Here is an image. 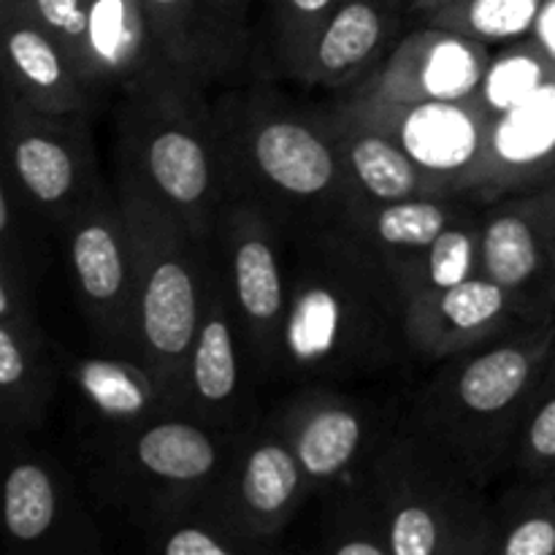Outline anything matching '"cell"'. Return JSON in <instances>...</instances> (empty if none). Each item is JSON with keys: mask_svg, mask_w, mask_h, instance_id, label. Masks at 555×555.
<instances>
[{"mask_svg": "<svg viewBox=\"0 0 555 555\" xmlns=\"http://www.w3.org/2000/svg\"><path fill=\"white\" fill-rule=\"evenodd\" d=\"M547 480H551V486H553V491H555V472H553L551 477H547Z\"/></svg>", "mask_w": 555, "mask_h": 555, "instance_id": "60d3db41", "label": "cell"}, {"mask_svg": "<svg viewBox=\"0 0 555 555\" xmlns=\"http://www.w3.org/2000/svg\"><path fill=\"white\" fill-rule=\"evenodd\" d=\"M393 555H496L486 482L410 417H399L363 469Z\"/></svg>", "mask_w": 555, "mask_h": 555, "instance_id": "5b68a950", "label": "cell"}, {"mask_svg": "<svg viewBox=\"0 0 555 555\" xmlns=\"http://www.w3.org/2000/svg\"><path fill=\"white\" fill-rule=\"evenodd\" d=\"M3 171L38 215L63 228L106 184L90 133V114H52L3 92Z\"/></svg>", "mask_w": 555, "mask_h": 555, "instance_id": "30bf717a", "label": "cell"}, {"mask_svg": "<svg viewBox=\"0 0 555 555\" xmlns=\"http://www.w3.org/2000/svg\"><path fill=\"white\" fill-rule=\"evenodd\" d=\"M253 363L242 325L211 242L206 244L204 307L188 361V412L225 434H242L260 423L253 410Z\"/></svg>", "mask_w": 555, "mask_h": 555, "instance_id": "5bb4252c", "label": "cell"}, {"mask_svg": "<svg viewBox=\"0 0 555 555\" xmlns=\"http://www.w3.org/2000/svg\"><path fill=\"white\" fill-rule=\"evenodd\" d=\"M334 98L388 133L442 195H472L493 125L477 95L464 101H385L345 92Z\"/></svg>", "mask_w": 555, "mask_h": 555, "instance_id": "4fadbf2b", "label": "cell"}, {"mask_svg": "<svg viewBox=\"0 0 555 555\" xmlns=\"http://www.w3.org/2000/svg\"><path fill=\"white\" fill-rule=\"evenodd\" d=\"M320 496V551L334 555H393L383 513L363 472L336 482Z\"/></svg>", "mask_w": 555, "mask_h": 555, "instance_id": "83f0119b", "label": "cell"}, {"mask_svg": "<svg viewBox=\"0 0 555 555\" xmlns=\"http://www.w3.org/2000/svg\"><path fill=\"white\" fill-rule=\"evenodd\" d=\"M33 20V0H0V25Z\"/></svg>", "mask_w": 555, "mask_h": 555, "instance_id": "74e56055", "label": "cell"}, {"mask_svg": "<svg viewBox=\"0 0 555 555\" xmlns=\"http://www.w3.org/2000/svg\"><path fill=\"white\" fill-rule=\"evenodd\" d=\"M3 30V81L33 108L52 114H92L103 101L63 47L33 20L0 25Z\"/></svg>", "mask_w": 555, "mask_h": 555, "instance_id": "484cf974", "label": "cell"}, {"mask_svg": "<svg viewBox=\"0 0 555 555\" xmlns=\"http://www.w3.org/2000/svg\"><path fill=\"white\" fill-rule=\"evenodd\" d=\"M211 103L228 198L258 204L285 231L350 220L361 201L341 171L323 106H301L260 79L222 87Z\"/></svg>", "mask_w": 555, "mask_h": 555, "instance_id": "7a4b0ae2", "label": "cell"}, {"mask_svg": "<svg viewBox=\"0 0 555 555\" xmlns=\"http://www.w3.org/2000/svg\"><path fill=\"white\" fill-rule=\"evenodd\" d=\"M63 358L36 314L33 293L0 296V426L25 437L47 421Z\"/></svg>", "mask_w": 555, "mask_h": 555, "instance_id": "ffe728a7", "label": "cell"}, {"mask_svg": "<svg viewBox=\"0 0 555 555\" xmlns=\"http://www.w3.org/2000/svg\"><path fill=\"white\" fill-rule=\"evenodd\" d=\"M339 5L341 0H271L269 49L285 79H298L314 38Z\"/></svg>", "mask_w": 555, "mask_h": 555, "instance_id": "1f68e13d", "label": "cell"}, {"mask_svg": "<svg viewBox=\"0 0 555 555\" xmlns=\"http://www.w3.org/2000/svg\"><path fill=\"white\" fill-rule=\"evenodd\" d=\"M287 258L280 383H350L412 356L404 291L356 222L291 228Z\"/></svg>", "mask_w": 555, "mask_h": 555, "instance_id": "6da1fadb", "label": "cell"}, {"mask_svg": "<svg viewBox=\"0 0 555 555\" xmlns=\"http://www.w3.org/2000/svg\"><path fill=\"white\" fill-rule=\"evenodd\" d=\"M263 421L285 439L314 493H323L361 475L399 417L385 421L372 401L345 393L334 383H307L296 385Z\"/></svg>", "mask_w": 555, "mask_h": 555, "instance_id": "8fae6325", "label": "cell"}, {"mask_svg": "<svg viewBox=\"0 0 555 555\" xmlns=\"http://www.w3.org/2000/svg\"><path fill=\"white\" fill-rule=\"evenodd\" d=\"M404 3H406V5H410V11H412V9H415V5H417V3H421V0H404Z\"/></svg>", "mask_w": 555, "mask_h": 555, "instance_id": "ab89813d", "label": "cell"}, {"mask_svg": "<svg viewBox=\"0 0 555 555\" xmlns=\"http://www.w3.org/2000/svg\"><path fill=\"white\" fill-rule=\"evenodd\" d=\"M509 472L518 480H547L555 472V352L520 423Z\"/></svg>", "mask_w": 555, "mask_h": 555, "instance_id": "836d02e7", "label": "cell"}, {"mask_svg": "<svg viewBox=\"0 0 555 555\" xmlns=\"http://www.w3.org/2000/svg\"><path fill=\"white\" fill-rule=\"evenodd\" d=\"M3 529L20 551H98L74 482L49 455L16 448L3 475Z\"/></svg>", "mask_w": 555, "mask_h": 555, "instance_id": "e0dca14e", "label": "cell"}, {"mask_svg": "<svg viewBox=\"0 0 555 555\" xmlns=\"http://www.w3.org/2000/svg\"><path fill=\"white\" fill-rule=\"evenodd\" d=\"M555 352V320L518 325L442 358L406 417L459 455L482 482L509 472L526 410Z\"/></svg>", "mask_w": 555, "mask_h": 555, "instance_id": "3957f363", "label": "cell"}, {"mask_svg": "<svg viewBox=\"0 0 555 555\" xmlns=\"http://www.w3.org/2000/svg\"><path fill=\"white\" fill-rule=\"evenodd\" d=\"M518 325L526 323H520L507 293L486 274H475L406 301L412 356L426 361L439 363L442 358L496 339Z\"/></svg>", "mask_w": 555, "mask_h": 555, "instance_id": "7402d4cb", "label": "cell"}, {"mask_svg": "<svg viewBox=\"0 0 555 555\" xmlns=\"http://www.w3.org/2000/svg\"><path fill=\"white\" fill-rule=\"evenodd\" d=\"M150 551L166 555H238L247 547L209 513L206 504L163 509L133 524Z\"/></svg>", "mask_w": 555, "mask_h": 555, "instance_id": "4dcf8cb0", "label": "cell"}, {"mask_svg": "<svg viewBox=\"0 0 555 555\" xmlns=\"http://www.w3.org/2000/svg\"><path fill=\"white\" fill-rule=\"evenodd\" d=\"M555 179V70L499 114L469 198L534 193Z\"/></svg>", "mask_w": 555, "mask_h": 555, "instance_id": "44dd1931", "label": "cell"}, {"mask_svg": "<svg viewBox=\"0 0 555 555\" xmlns=\"http://www.w3.org/2000/svg\"><path fill=\"white\" fill-rule=\"evenodd\" d=\"M477 209L480 201L469 195H431L393 204H358L350 220L383 255L406 298L434 253L461 222L475 217Z\"/></svg>", "mask_w": 555, "mask_h": 555, "instance_id": "603a6c76", "label": "cell"}, {"mask_svg": "<svg viewBox=\"0 0 555 555\" xmlns=\"http://www.w3.org/2000/svg\"><path fill=\"white\" fill-rule=\"evenodd\" d=\"M323 117L341 171L361 204H393L442 195L428 173L388 133L352 114L339 98L325 103Z\"/></svg>", "mask_w": 555, "mask_h": 555, "instance_id": "cb8c5ba5", "label": "cell"}, {"mask_svg": "<svg viewBox=\"0 0 555 555\" xmlns=\"http://www.w3.org/2000/svg\"><path fill=\"white\" fill-rule=\"evenodd\" d=\"M117 188L135 253L139 358L173 406L188 412V361L204 307L206 244L117 160Z\"/></svg>", "mask_w": 555, "mask_h": 555, "instance_id": "8992f818", "label": "cell"}, {"mask_svg": "<svg viewBox=\"0 0 555 555\" xmlns=\"http://www.w3.org/2000/svg\"><path fill=\"white\" fill-rule=\"evenodd\" d=\"M87 49L103 98L130 85L160 54L141 0H92Z\"/></svg>", "mask_w": 555, "mask_h": 555, "instance_id": "4316f807", "label": "cell"}, {"mask_svg": "<svg viewBox=\"0 0 555 555\" xmlns=\"http://www.w3.org/2000/svg\"><path fill=\"white\" fill-rule=\"evenodd\" d=\"M236 437L190 412H168L128 434L90 442V453L108 496L139 524L163 509L209 502Z\"/></svg>", "mask_w": 555, "mask_h": 555, "instance_id": "52a82bcc", "label": "cell"}, {"mask_svg": "<svg viewBox=\"0 0 555 555\" xmlns=\"http://www.w3.org/2000/svg\"><path fill=\"white\" fill-rule=\"evenodd\" d=\"M90 3L92 0H33V22L43 27L68 52L76 68L95 87L90 74V49H87Z\"/></svg>", "mask_w": 555, "mask_h": 555, "instance_id": "e575fe53", "label": "cell"}, {"mask_svg": "<svg viewBox=\"0 0 555 555\" xmlns=\"http://www.w3.org/2000/svg\"><path fill=\"white\" fill-rule=\"evenodd\" d=\"M437 3H444V0H421V3L412 9V14H415V11H421V9H431V5H437Z\"/></svg>", "mask_w": 555, "mask_h": 555, "instance_id": "f35d334b", "label": "cell"}, {"mask_svg": "<svg viewBox=\"0 0 555 555\" xmlns=\"http://www.w3.org/2000/svg\"><path fill=\"white\" fill-rule=\"evenodd\" d=\"M255 383H280L282 331L287 318V231L249 201L228 198L211 233Z\"/></svg>", "mask_w": 555, "mask_h": 555, "instance_id": "ba28073f", "label": "cell"}, {"mask_svg": "<svg viewBox=\"0 0 555 555\" xmlns=\"http://www.w3.org/2000/svg\"><path fill=\"white\" fill-rule=\"evenodd\" d=\"M540 9L542 0H444L412 16L488 47H507L531 36Z\"/></svg>", "mask_w": 555, "mask_h": 555, "instance_id": "f1b7e54d", "label": "cell"}, {"mask_svg": "<svg viewBox=\"0 0 555 555\" xmlns=\"http://www.w3.org/2000/svg\"><path fill=\"white\" fill-rule=\"evenodd\" d=\"M499 47L472 41L437 25L406 30L377 74L363 81V95L385 101H464L480 90Z\"/></svg>", "mask_w": 555, "mask_h": 555, "instance_id": "ac0fdd59", "label": "cell"}, {"mask_svg": "<svg viewBox=\"0 0 555 555\" xmlns=\"http://www.w3.org/2000/svg\"><path fill=\"white\" fill-rule=\"evenodd\" d=\"M168 63L211 87L242 85L253 65L249 0H141Z\"/></svg>", "mask_w": 555, "mask_h": 555, "instance_id": "9a60e30c", "label": "cell"}, {"mask_svg": "<svg viewBox=\"0 0 555 555\" xmlns=\"http://www.w3.org/2000/svg\"><path fill=\"white\" fill-rule=\"evenodd\" d=\"M406 14L412 11L404 0H341L314 38L296 81L334 95L358 90L404 38Z\"/></svg>", "mask_w": 555, "mask_h": 555, "instance_id": "d6986e66", "label": "cell"}, {"mask_svg": "<svg viewBox=\"0 0 555 555\" xmlns=\"http://www.w3.org/2000/svg\"><path fill=\"white\" fill-rule=\"evenodd\" d=\"M114 122L117 160L209 242L228 198L209 87L157 54L117 92Z\"/></svg>", "mask_w": 555, "mask_h": 555, "instance_id": "277c9868", "label": "cell"}, {"mask_svg": "<svg viewBox=\"0 0 555 555\" xmlns=\"http://www.w3.org/2000/svg\"><path fill=\"white\" fill-rule=\"evenodd\" d=\"M531 41L555 60V0H542L540 16L534 22V30H531Z\"/></svg>", "mask_w": 555, "mask_h": 555, "instance_id": "d590c367", "label": "cell"}, {"mask_svg": "<svg viewBox=\"0 0 555 555\" xmlns=\"http://www.w3.org/2000/svg\"><path fill=\"white\" fill-rule=\"evenodd\" d=\"M555 70V60L547 57L531 38L507 43L493 52L491 65L486 70L477 101L488 108L493 119L507 112L509 106L529 95L545 76Z\"/></svg>", "mask_w": 555, "mask_h": 555, "instance_id": "d6a6232c", "label": "cell"}, {"mask_svg": "<svg viewBox=\"0 0 555 555\" xmlns=\"http://www.w3.org/2000/svg\"><path fill=\"white\" fill-rule=\"evenodd\" d=\"M480 269L507 293L520 323L555 320V249L526 193L480 201Z\"/></svg>", "mask_w": 555, "mask_h": 555, "instance_id": "2e32d148", "label": "cell"}, {"mask_svg": "<svg viewBox=\"0 0 555 555\" xmlns=\"http://www.w3.org/2000/svg\"><path fill=\"white\" fill-rule=\"evenodd\" d=\"M531 198V206H534V211L540 215L542 225H545L547 231V238H551L553 249H555V179L553 182H547L545 188L534 190V193H526Z\"/></svg>", "mask_w": 555, "mask_h": 555, "instance_id": "8d00e7d4", "label": "cell"}, {"mask_svg": "<svg viewBox=\"0 0 555 555\" xmlns=\"http://www.w3.org/2000/svg\"><path fill=\"white\" fill-rule=\"evenodd\" d=\"M496 555H555L551 480H518L493 502Z\"/></svg>", "mask_w": 555, "mask_h": 555, "instance_id": "f546056e", "label": "cell"}, {"mask_svg": "<svg viewBox=\"0 0 555 555\" xmlns=\"http://www.w3.org/2000/svg\"><path fill=\"white\" fill-rule=\"evenodd\" d=\"M312 493V482L285 439L260 421L236 437L206 507L247 553H258L280 540Z\"/></svg>", "mask_w": 555, "mask_h": 555, "instance_id": "7c38bea8", "label": "cell"}, {"mask_svg": "<svg viewBox=\"0 0 555 555\" xmlns=\"http://www.w3.org/2000/svg\"><path fill=\"white\" fill-rule=\"evenodd\" d=\"M63 363L95 426L90 442L128 434L168 412H182L133 358L95 350L92 356H63Z\"/></svg>", "mask_w": 555, "mask_h": 555, "instance_id": "d4e9b609", "label": "cell"}, {"mask_svg": "<svg viewBox=\"0 0 555 555\" xmlns=\"http://www.w3.org/2000/svg\"><path fill=\"white\" fill-rule=\"evenodd\" d=\"M60 231L95 350L141 363L133 236L117 188L103 184Z\"/></svg>", "mask_w": 555, "mask_h": 555, "instance_id": "9c48e42d", "label": "cell"}]
</instances>
